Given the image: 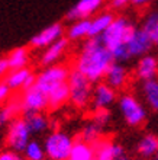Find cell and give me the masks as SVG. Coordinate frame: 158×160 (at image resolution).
<instances>
[{
    "instance_id": "cell-7",
    "label": "cell",
    "mask_w": 158,
    "mask_h": 160,
    "mask_svg": "<svg viewBox=\"0 0 158 160\" xmlns=\"http://www.w3.org/2000/svg\"><path fill=\"white\" fill-rule=\"evenodd\" d=\"M70 72L71 70L67 67L65 64L57 63L52 64V66H48L36 76V86L48 95L52 89L68 82Z\"/></svg>"
},
{
    "instance_id": "cell-11",
    "label": "cell",
    "mask_w": 158,
    "mask_h": 160,
    "mask_svg": "<svg viewBox=\"0 0 158 160\" xmlns=\"http://www.w3.org/2000/svg\"><path fill=\"white\" fill-rule=\"evenodd\" d=\"M113 88H110L106 82H99L93 88V98L92 105L94 109H109L116 102L117 96Z\"/></svg>"
},
{
    "instance_id": "cell-14",
    "label": "cell",
    "mask_w": 158,
    "mask_h": 160,
    "mask_svg": "<svg viewBox=\"0 0 158 160\" xmlns=\"http://www.w3.org/2000/svg\"><path fill=\"white\" fill-rule=\"evenodd\" d=\"M103 80L110 88L115 89V90H121V89H123L126 84H128L129 72H128V68L123 66V63L115 61V63L108 68V72L104 74Z\"/></svg>"
},
{
    "instance_id": "cell-40",
    "label": "cell",
    "mask_w": 158,
    "mask_h": 160,
    "mask_svg": "<svg viewBox=\"0 0 158 160\" xmlns=\"http://www.w3.org/2000/svg\"><path fill=\"white\" fill-rule=\"evenodd\" d=\"M157 57H158V55H157Z\"/></svg>"
},
{
    "instance_id": "cell-30",
    "label": "cell",
    "mask_w": 158,
    "mask_h": 160,
    "mask_svg": "<svg viewBox=\"0 0 158 160\" xmlns=\"http://www.w3.org/2000/svg\"><path fill=\"white\" fill-rule=\"evenodd\" d=\"M92 121L96 122L97 125H100L102 128L108 127V124L110 122V111L109 109H94L92 115Z\"/></svg>"
},
{
    "instance_id": "cell-1",
    "label": "cell",
    "mask_w": 158,
    "mask_h": 160,
    "mask_svg": "<svg viewBox=\"0 0 158 160\" xmlns=\"http://www.w3.org/2000/svg\"><path fill=\"white\" fill-rule=\"evenodd\" d=\"M115 63L112 51L104 45L100 37L87 38L80 50L74 63V68L81 72L92 83H99L104 79L108 68Z\"/></svg>"
},
{
    "instance_id": "cell-24",
    "label": "cell",
    "mask_w": 158,
    "mask_h": 160,
    "mask_svg": "<svg viewBox=\"0 0 158 160\" xmlns=\"http://www.w3.org/2000/svg\"><path fill=\"white\" fill-rule=\"evenodd\" d=\"M32 74L29 68H19V70H10L7 73V76L4 77V82L7 84L9 88L12 89V90H23V86H25L26 80L28 77Z\"/></svg>"
},
{
    "instance_id": "cell-6",
    "label": "cell",
    "mask_w": 158,
    "mask_h": 160,
    "mask_svg": "<svg viewBox=\"0 0 158 160\" xmlns=\"http://www.w3.org/2000/svg\"><path fill=\"white\" fill-rule=\"evenodd\" d=\"M31 135H32V132H31L25 118L17 117V118H15L7 125V131H6V146H7V148L13 150V152L23 153V150H25V147L28 146V143L32 140Z\"/></svg>"
},
{
    "instance_id": "cell-10",
    "label": "cell",
    "mask_w": 158,
    "mask_h": 160,
    "mask_svg": "<svg viewBox=\"0 0 158 160\" xmlns=\"http://www.w3.org/2000/svg\"><path fill=\"white\" fill-rule=\"evenodd\" d=\"M104 0H79L67 12L65 19L70 22H77L81 19H92L97 10L103 6Z\"/></svg>"
},
{
    "instance_id": "cell-18",
    "label": "cell",
    "mask_w": 158,
    "mask_h": 160,
    "mask_svg": "<svg viewBox=\"0 0 158 160\" xmlns=\"http://www.w3.org/2000/svg\"><path fill=\"white\" fill-rule=\"evenodd\" d=\"M23 114L22 111V101L21 95L17 96H12L2 108H0V127L9 125L15 118H17V115Z\"/></svg>"
},
{
    "instance_id": "cell-8",
    "label": "cell",
    "mask_w": 158,
    "mask_h": 160,
    "mask_svg": "<svg viewBox=\"0 0 158 160\" xmlns=\"http://www.w3.org/2000/svg\"><path fill=\"white\" fill-rule=\"evenodd\" d=\"M21 101L23 115L33 114V112H44L45 109H48V95L44 90H41L36 84L22 92Z\"/></svg>"
},
{
    "instance_id": "cell-16",
    "label": "cell",
    "mask_w": 158,
    "mask_h": 160,
    "mask_svg": "<svg viewBox=\"0 0 158 160\" xmlns=\"http://www.w3.org/2000/svg\"><path fill=\"white\" fill-rule=\"evenodd\" d=\"M68 48V38H60L58 41H55L54 44H51L50 47H46L44 52L41 54V58H39V63L42 66H52V64H57L61 57L64 55V52Z\"/></svg>"
},
{
    "instance_id": "cell-3",
    "label": "cell",
    "mask_w": 158,
    "mask_h": 160,
    "mask_svg": "<svg viewBox=\"0 0 158 160\" xmlns=\"http://www.w3.org/2000/svg\"><path fill=\"white\" fill-rule=\"evenodd\" d=\"M117 106L123 121L129 127H141L145 124L148 118L146 105L142 103L135 95L132 93H123L117 99Z\"/></svg>"
},
{
    "instance_id": "cell-13",
    "label": "cell",
    "mask_w": 158,
    "mask_h": 160,
    "mask_svg": "<svg viewBox=\"0 0 158 160\" xmlns=\"http://www.w3.org/2000/svg\"><path fill=\"white\" fill-rule=\"evenodd\" d=\"M135 76L139 82H145L158 77V57L152 54H146L138 58L135 67Z\"/></svg>"
},
{
    "instance_id": "cell-19",
    "label": "cell",
    "mask_w": 158,
    "mask_h": 160,
    "mask_svg": "<svg viewBox=\"0 0 158 160\" xmlns=\"http://www.w3.org/2000/svg\"><path fill=\"white\" fill-rule=\"evenodd\" d=\"M141 95L145 105L151 111L158 112V77L141 82Z\"/></svg>"
},
{
    "instance_id": "cell-5",
    "label": "cell",
    "mask_w": 158,
    "mask_h": 160,
    "mask_svg": "<svg viewBox=\"0 0 158 160\" xmlns=\"http://www.w3.org/2000/svg\"><path fill=\"white\" fill-rule=\"evenodd\" d=\"M136 26L129 21L126 16H116L113 19L108 29L100 35V39L110 51L116 50L117 47L126 44L131 34L135 31Z\"/></svg>"
},
{
    "instance_id": "cell-35",
    "label": "cell",
    "mask_w": 158,
    "mask_h": 160,
    "mask_svg": "<svg viewBox=\"0 0 158 160\" xmlns=\"http://www.w3.org/2000/svg\"><path fill=\"white\" fill-rule=\"evenodd\" d=\"M129 3H132V0H112V6L115 9H122Z\"/></svg>"
},
{
    "instance_id": "cell-17",
    "label": "cell",
    "mask_w": 158,
    "mask_h": 160,
    "mask_svg": "<svg viewBox=\"0 0 158 160\" xmlns=\"http://www.w3.org/2000/svg\"><path fill=\"white\" fill-rule=\"evenodd\" d=\"M94 147V160H113L116 156L117 150L122 147V144L113 141L112 138L108 137H102L100 140H97L96 143H93Z\"/></svg>"
},
{
    "instance_id": "cell-15",
    "label": "cell",
    "mask_w": 158,
    "mask_h": 160,
    "mask_svg": "<svg viewBox=\"0 0 158 160\" xmlns=\"http://www.w3.org/2000/svg\"><path fill=\"white\" fill-rule=\"evenodd\" d=\"M136 154L144 160L155 159L158 153V135L154 132H146L138 140L136 143Z\"/></svg>"
},
{
    "instance_id": "cell-21",
    "label": "cell",
    "mask_w": 158,
    "mask_h": 160,
    "mask_svg": "<svg viewBox=\"0 0 158 160\" xmlns=\"http://www.w3.org/2000/svg\"><path fill=\"white\" fill-rule=\"evenodd\" d=\"M115 15L112 12H102L99 15L92 18V23H90V34H89V38H96V37H100L104 31L108 29L110 23L115 19Z\"/></svg>"
},
{
    "instance_id": "cell-29",
    "label": "cell",
    "mask_w": 158,
    "mask_h": 160,
    "mask_svg": "<svg viewBox=\"0 0 158 160\" xmlns=\"http://www.w3.org/2000/svg\"><path fill=\"white\" fill-rule=\"evenodd\" d=\"M22 154L25 156L26 160H44V159H46L45 150H44V144H42L41 141H38V140H31Z\"/></svg>"
},
{
    "instance_id": "cell-33",
    "label": "cell",
    "mask_w": 158,
    "mask_h": 160,
    "mask_svg": "<svg viewBox=\"0 0 158 160\" xmlns=\"http://www.w3.org/2000/svg\"><path fill=\"white\" fill-rule=\"evenodd\" d=\"M9 72H10V67H9L7 57H0V80H3L7 76Z\"/></svg>"
},
{
    "instance_id": "cell-38",
    "label": "cell",
    "mask_w": 158,
    "mask_h": 160,
    "mask_svg": "<svg viewBox=\"0 0 158 160\" xmlns=\"http://www.w3.org/2000/svg\"><path fill=\"white\" fill-rule=\"evenodd\" d=\"M44 160H50V159H44Z\"/></svg>"
},
{
    "instance_id": "cell-22",
    "label": "cell",
    "mask_w": 158,
    "mask_h": 160,
    "mask_svg": "<svg viewBox=\"0 0 158 160\" xmlns=\"http://www.w3.org/2000/svg\"><path fill=\"white\" fill-rule=\"evenodd\" d=\"M94 147L81 138H75L68 160H94Z\"/></svg>"
},
{
    "instance_id": "cell-25",
    "label": "cell",
    "mask_w": 158,
    "mask_h": 160,
    "mask_svg": "<svg viewBox=\"0 0 158 160\" xmlns=\"http://www.w3.org/2000/svg\"><path fill=\"white\" fill-rule=\"evenodd\" d=\"M25 121L29 127V130L32 134L38 135V134H44L48 127H50V121L46 118L45 115L42 112H33V114H26L25 117Z\"/></svg>"
},
{
    "instance_id": "cell-36",
    "label": "cell",
    "mask_w": 158,
    "mask_h": 160,
    "mask_svg": "<svg viewBox=\"0 0 158 160\" xmlns=\"http://www.w3.org/2000/svg\"><path fill=\"white\" fill-rule=\"evenodd\" d=\"M151 2H154V0H132V4L136 8H144L146 4H150Z\"/></svg>"
},
{
    "instance_id": "cell-12",
    "label": "cell",
    "mask_w": 158,
    "mask_h": 160,
    "mask_svg": "<svg viewBox=\"0 0 158 160\" xmlns=\"http://www.w3.org/2000/svg\"><path fill=\"white\" fill-rule=\"evenodd\" d=\"M64 34V26L61 23H52V25L46 26L45 29H42L39 34L31 38V47L36 48V50H45L46 47H50L51 44H54L55 41H58L60 38H63Z\"/></svg>"
},
{
    "instance_id": "cell-39",
    "label": "cell",
    "mask_w": 158,
    "mask_h": 160,
    "mask_svg": "<svg viewBox=\"0 0 158 160\" xmlns=\"http://www.w3.org/2000/svg\"><path fill=\"white\" fill-rule=\"evenodd\" d=\"M152 160H155V159H152Z\"/></svg>"
},
{
    "instance_id": "cell-23",
    "label": "cell",
    "mask_w": 158,
    "mask_h": 160,
    "mask_svg": "<svg viewBox=\"0 0 158 160\" xmlns=\"http://www.w3.org/2000/svg\"><path fill=\"white\" fill-rule=\"evenodd\" d=\"M90 23L92 19H81L77 22H71V25L67 28V38L71 41H79L83 38H89L90 34Z\"/></svg>"
},
{
    "instance_id": "cell-31",
    "label": "cell",
    "mask_w": 158,
    "mask_h": 160,
    "mask_svg": "<svg viewBox=\"0 0 158 160\" xmlns=\"http://www.w3.org/2000/svg\"><path fill=\"white\" fill-rule=\"evenodd\" d=\"M0 160H26L22 153L13 152L10 148H4L0 150Z\"/></svg>"
},
{
    "instance_id": "cell-28",
    "label": "cell",
    "mask_w": 158,
    "mask_h": 160,
    "mask_svg": "<svg viewBox=\"0 0 158 160\" xmlns=\"http://www.w3.org/2000/svg\"><path fill=\"white\" fill-rule=\"evenodd\" d=\"M102 134H103V128L90 119V122H87V124L81 128L79 138H81V140H84V141H87V143L93 144V143H96L97 140H100L102 137H103Z\"/></svg>"
},
{
    "instance_id": "cell-34",
    "label": "cell",
    "mask_w": 158,
    "mask_h": 160,
    "mask_svg": "<svg viewBox=\"0 0 158 160\" xmlns=\"http://www.w3.org/2000/svg\"><path fill=\"white\" fill-rule=\"evenodd\" d=\"M113 160H133V159H132L131 156H129L128 153L125 152V148L121 147L119 150H117L116 156H115V159H113Z\"/></svg>"
},
{
    "instance_id": "cell-37",
    "label": "cell",
    "mask_w": 158,
    "mask_h": 160,
    "mask_svg": "<svg viewBox=\"0 0 158 160\" xmlns=\"http://www.w3.org/2000/svg\"><path fill=\"white\" fill-rule=\"evenodd\" d=\"M155 160H158V153H157V156H155Z\"/></svg>"
},
{
    "instance_id": "cell-26",
    "label": "cell",
    "mask_w": 158,
    "mask_h": 160,
    "mask_svg": "<svg viewBox=\"0 0 158 160\" xmlns=\"http://www.w3.org/2000/svg\"><path fill=\"white\" fill-rule=\"evenodd\" d=\"M141 28L150 37L152 44L158 47V10H152V12L146 13L145 18L142 19Z\"/></svg>"
},
{
    "instance_id": "cell-32",
    "label": "cell",
    "mask_w": 158,
    "mask_h": 160,
    "mask_svg": "<svg viewBox=\"0 0 158 160\" xmlns=\"http://www.w3.org/2000/svg\"><path fill=\"white\" fill-rule=\"evenodd\" d=\"M12 98V89L9 88L4 80H0V103L7 102Z\"/></svg>"
},
{
    "instance_id": "cell-2",
    "label": "cell",
    "mask_w": 158,
    "mask_h": 160,
    "mask_svg": "<svg viewBox=\"0 0 158 160\" xmlns=\"http://www.w3.org/2000/svg\"><path fill=\"white\" fill-rule=\"evenodd\" d=\"M68 86H70V103H73L79 109H86L92 103L93 83L77 68H71Z\"/></svg>"
},
{
    "instance_id": "cell-27",
    "label": "cell",
    "mask_w": 158,
    "mask_h": 160,
    "mask_svg": "<svg viewBox=\"0 0 158 160\" xmlns=\"http://www.w3.org/2000/svg\"><path fill=\"white\" fill-rule=\"evenodd\" d=\"M9 67L10 70H19V68H25L28 61H29V51L25 47H17L12 50L7 55Z\"/></svg>"
},
{
    "instance_id": "cell-20",
    "label": "cell",
    "mask_w": 158,
    "mask_h": 160,
    "mask_svg": "<svg viewBox=\"0 0 158 160\" xmlns=\"http://www.w3.org/2000/svg\"><path fill=\"white\" fill-rule=\"evenodd\" d=\"M70 102V86L68 82L60 84L48 93V109L55 111Z\"/></svg>"
},
{
    "instance_id": "cell-9",
    "label": "cell",
    "mask_w": 158,
    "mask_h": 160,
    "mask_svg": "<svg viewBox=\"0 0 158 160\" xmlns=\"http://www.w3.org/2000/svg\"><path fill=\"white\" fill-rule=\"evenodd\" d=\"M126 51L129 54V58H141L144 55L150 54V51L152 50V41L150 39V37L145 34V31L142 28H135L129 39L125 44Z\"/></svg>"
},
{
    "instance_id": "cell-4",
    "label": "cell",
    "mask_w": 158,
    "mask_h": 160,
    "mask_svg": "<svg viewBox=\"0 0 158 160\" xmlns=\"http://www.w3.org/2000/svg\"><path fill=\"white\" fill-rule=\"evenodd\" d=\"M74 144L73 135L61 130H54L44 140L45 156L50 160H68Z\"/></svg>"
}]
</instances>
